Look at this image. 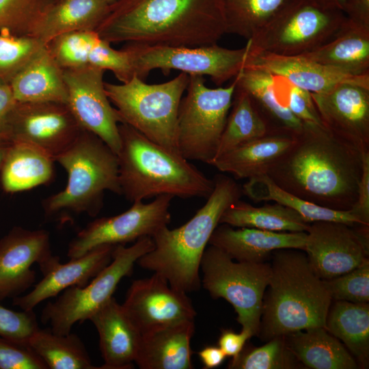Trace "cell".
<instances>
[{
    "label": "cell",
    "instance_id": "cell-38",
    "mask_svg": "<svg viewBox=\"0 0 369 369\" xmlns=\"http://www.w3.org/2000/svg\"><path fill=\"white\" fill-rule=\"evenodd\" d=\"M303 366L287 345L284 336H278L261 346L246 343L241 353L232 358L228 368L295 369Z\"/></svg>",
    "mask_w": 369,
    "mask_h": 369
},
{
    "label": "cell",
    "instance_id": "cell-11",
    "mask_svg": "<svg viewBox=\"0 0 369 369\" xmlns=\"http://www.w3.org/2000/svg\"><path fill=\"white\" fill-rule=\"evenodd\" d=\"M153 247L150 236L139 238L129 247L115 245L111 262L87 285L70 287L46 304L40 316L42 323L49 324L55 333H70L74 324L89 320L113 297L120 280L130 276L135 262Z\"/></svg>",
    "mask_w": 369,
    "mask_h": 369
},
{
    "label": "cell",
    "instance_id": "cell-20",
    "mask_svg": "<svg viewBox=\"0 0 369 369\" xmlns=\"http://www.w3.org/2000/svg\"><path fill=\"white\" fill-rule=\"evenodd\" d=\"M244 66L262 69L310 93L325 92L342 83L369 87V75L355 76L300 55L286 56L255 51L250 49V46Z\"/></svg>",
    "mask_w": 369,
    "mask_h": 369
},
{
    "label": "cell",
    "instance_id": "cell-37",
    "mask_svg": "<svg viewBox=\"0 0 369 369\" xmlns=\"http://www.w3.org/2000/svg\"><path fill=\"white\" fill-rule=\"evenodd\" d=\"M285 0H222L227 33L247 40L275 14Z\"/></svg>",
    "mask_w": 369,
    "mask_h": 369
},
{
    "label": "cell",
    "instance_id": "cell-8",
    "mask_svg": "<svg viewBox=\"0 0 369 369\" xmlns=\"http://www.w3.org/2000/svg\"><path fill=\"white\" fill-rule=\"evenodd\" d=\"M346 16L323 0H285L251 39L250 49L286 56L309 53L331 40Z\"/></svg>",
    "mask_w": 369,
    "mask_h": 369
},
{
    "label": "cell",
    "instance_id": "cell-6",
    "mask_svg": "<svg viewBox=\"0 0 369 369\" xmlns=\"http://www.w3.org/2000/svg\"><path fill=\"white\" fill-rule=\"evenodd\" d=\"M55 161L66 170L68 181L64 189L43 200L46 217L64 221L72 214L95 217L106 191L122 195L117 154L96 135L81 130Z\"/></svg>",
    "mask_w": 369,
    "mask_h": 369
},
{
    "label": "cell",
    "instance_id": "cell-3",
    "mask_svg": "<svg viewBox=\"0 0 369 369\" xmlns=\"http://www.w3.org/2000/svg\"><path fill=\"white\" fill-rule=\"evenodd\" d=\"M271 256L258 337L266 342L310 327L325 328L332 299L305 251L279 249Z\"/></svg>",
    "mask_w": 369,
    "mask_h": 369
},
{
    "label": "cell",
    "instance_id": "cell-19",
    "mask_svg": "<svg viewBox=\"0 0 369 369\" xmlns=\"http://www.w3.org/2000/svg\"><path fill=\"white\" fill-rule=\"evenodd\" d=\"M311 96L328 131L361 152L369 151V87L342 83Z\"/></svg>",
    "mask_w": 369,
    "mask_h": 369
},
{
    "label": "cell",
    "instance_id": "cell-14",
    "mask_svg": "<svg viewBox=\"0 0 369 369\" xmlns=\"http://www.w3.org/2000/svg\"><path fill=\"white\" fill-rule=\"evenodd\" d=\"M173 198L170 195H161L150 203L135 202L122 213L94 219L69 243L68 257L79 258L102 245H125L144 236L152 237L170 223Z\"/></svg>",
    "mask_w": 369,
    "mask_h": 369
},
{
    "label": "cell",
    "instance_id": "cell-47",
    "mask_svg": "<svg viewBox=\"0 0 369 369\" xmlns=\"http://www.w3.org/2000/svg\"><path fill=\"white\" fill-rule=\"evenodd\" d=\"M246 330L236 333L230 329H223L218 340V346L226 357H234L243 350L247 342L251 338Z\"/></svg>",
    "mask_w": 369,
    "mask_h": 369
},
{
    "label": "cell",
    "instance_id": "cell-4",
    "mask_svg": "<svg viewBox=\"0 0 369 369\" xmlns=\"http://www.w3.org/2000/svg\"><path fill=\"white\" fill-rule=\"evenodd\" d=\"M213 180L206 204L182 226L172 230L165 226L156 232L152 236L153 249L137 262L186 293L200 289V262L210 236L223 213L243 194L236 182L226 175H216Z\"/></svg>",
    "mask_w": 369,
    "mask_h": 369
},
{
    "label": "cell",
    "instance_id": "cell-18",
    "mask_svg": "<svg viewBox=\"0 0 369 369\" xmlns=\"http://www.w3.org/2000/svg\"><path fill=\"white\" fill-rule=\"evenodd\" d=\"M122 305L141 334L194 320L196 316L187 293L172 288L155 273L149 277L134 280Z\"/></svg>",
    "mask_w": 369,
    "mask_h": 369
},
{
    "label": "cell",
    "instance_id": "cell-35",
    "mask_svg": "<svg viewBox=\"0 0 369 369\" xmlns=\"http://www.w3.org/2000/svg\"><path fill=\"white\" fill-rule=\"evenodd\" d=\"M230 109L214 160L271 131L250 96L237 86Z\"/></svg>",
    "mask_w": 369,
    "mask_h": 369
},
{
    "label": "cell",
    "instance_id": "cell-36",
    "mask_svg": "<svg viewBox=\"0 0 369 369\" xmlns=\"http://www.w3.org/2000/svg\"><path fill=\"white\" fill-rule=\"evenodd\" d=\"M28 344L44 361L48 369H93L90 355L81 338L71 332L57 334L39 328Z\"/></svg>",
    "mask_w": 369,
    "mask_h": 369
},
{
    "label": "cell",
    "instance_id": "cell-45",
    "mask_svg": "<svg viewBox=\"0 0 369 369\" xmlns=\"http://www.w3.org/2000/svg\"><path fill=\"white\" fill-rule=\"evenodd\" d=\"M284 102L292 113L303 122L323 126L310 92L288 84V95Z\"/></svg>",
    "mask_w": 369,
    "mask_h": 369
},
{
    "label": "cell",
    "instance_id": "cell-25",
    "mask_svg": "<svg viewBox=\"0 0 369 369\" xmlns=\"http://www.w3.org/2000/svg\"><path fill=\"white\" fill-rule=\"evenodd\" d=\"M194 332V320H189L141 334L135 362L141 369L193 368Z\"/></svg>",
    "mask_w": 369,
    "mask_h": 369
},
{
    "label": "cell",
    "instance_id": "cell-9",
    "mask_svg": "<svg viewBox=\"0 0 369 369\" xmlns=\"http://www.w3.org/2000/svg\"><path fill=\"white\" fill-rule=\"evenodd\" d=\"M189 76L178 111V149L188 161L210 165L232 106L238 75L230 85L217 88L207 87L204 76Z\"/></svg>",
    "mask_w": 369,
    "mask_h": 369
},
{
    "label": "cell",
    "instance_id": "cell-2",
    "mask_svg": "<svg viewBox=\"0 0 369 369\" xmlns=\"http://www.w3.org/2000/svg\"><path fill=\"white\" fill-rule=\"evenodd\" d=\"M95 31L111 44L199 46L227 28L222 0H117Z\"/></svg>",
    "mask_w": 369,
    "mask_h": 369
},
{
    "label": "cell",
    "instance_id": "cell-43",
    "mask_svg": "<svg viewBox=\"0 0 369 369\" xmlns=\"http://www.w3.org/2000/svg\"><path fill=\"white\" fill-rule=\"evenodd\" d=\"M39 328L33 310L19 312L0 305V336L28 344Z\"/></svg>",
    "mask_w": 369,
    "mask_h": 369
},
{
    "label": "cell",
    "instance_id": "cell-44",
    "mask_svg": "<svg viewBox=\"0 0 369 369\" xmlns=\"http://www.w3.org/2000/svg\"><path fill=\"white\" fill-rule=\"evenodd\" d=\"M0 369H48V367L28 344L0 336Z\"/></svg>",
    "mask_w": 369,
    "mask_h": 369
},
{
    "label": "cell",
    "instance_id": "cell-26",
    "mask_svg": "<svg viewBox=\"0 0 369 369\" xmlns=\"http://www.w3.org/2000/svg\"><path fill=\"white\" fill-rule=\"evenodd\" d=\"M109 6L104 0H53L36 20L29 36L46 45L67 33L95 31Z\"/></svg>",
    "mask_w": 369,
    "mask_h": 369
},
{
    "label": "cell",
    "instance_id": "cell-13",
    "mask_svg": "<svg viewBox=\"0 0 369 369\" xmlns=\"http://www.w3.org/2000/svg\"><path fill=\"white\" fill-rule=\"evenodd\" d=\"M81 130L66 104L17 102L0 126V136L8 143L31 144L55 160Z\"/></svg>",
    "mask_w": 369,
    "mask_h": 369
},
{
    "label": "cell",
    "instance_id": "cell-33",
    "mask_svg": "<svg viewBox=\"0 0 369 369\" xmlns=\"http://www.w3.org/2000/svg\"><path fill=\"white\" fill-rule=\"evenodd\" d=\"M243 193L254 202L274 201L298 213L309 223L328 221L351 226L364 225L351 210H338L308 202L283 189L266 174L248 179L242 188Z\"/></svg>",
    "mask_w": 369,
    "mask_h": 369
},
{
    "label": "cell",
    "instance_id": "cell-24",
    "mask_svg": "<svg viewBox=\"0 0 369 369\" xmlns=\"http://www.w3.org/2000/svg\"><path fill=\"white\" fill-rule=\"evenodd\" d=\"M297 134L275 129L216 158L211 165L236 178L266 174L269 168L294 144Z\"/></svg>",
    "mask_w": 369,
    "mask_h": 369
},
{
    "label": "cell",
    "instance_id": "cell-17",
    "mask_svg": "<svg viewBox=\"0 0 369 369\" xmlns=\"http://www.w3.org/2000/svg\"><path fill=\"white\" fill-rule=\"evenodd\" d=\"M59 262L51 249L48 231L12 228L0 239V301L18 297L33 286V264L44 274Z\"/></svg>",
    "mask_w": 369,
    "mask_h": 369
},
{
    "label": "cell",
    "instance_id": "cell-50",
    "mask_svg": "<svg viewBox=\"0 0 369 369\" xmlns=\"http://www.w3.org/2000/svg\"><path fill=\"white\" fill-rule=\"evenodd\" d=\"M16 102L10 85L0 82V126Z\"/></svg>",
    "mask_w": 369,
    "mask_h": 369
},
{
    "label": "cell",
    "instance_id": "cell-32",
    "mask_svg": "<svg viewBox=\"0 0 369 369\" xmlns=\"http://www.w3.org/2000/svg\"><path fill=\"white\" fill-rule=\"evenodd\" d=\"M325 329L350 352L359 367L369 364V303L332 300Z\"/></svg>",
    "mask_w": 369,
    "mask_h": 369
},
{
    "label": "cell",
    "instance_id": "cell-34",
    "mask_svg": "<svg viewBox=\"0 0 369 369\" xmlns=\"http://www.w3.org/2000/svg\"><path fill=\"white\" fill-rule=\"evenodd\" d=\"M271 232H307L310 223L298 213L278 203L255 207L238 200L223 213L219 224Z\"/></svg>",
    "mask_w": 369,
    "mask_h": 369
},
{
    "label": "cell",
    "instance_id": "cell-22",
    "mask_svg": "<svg viewBox=\"0 0 369 369\" xmlns=\"http://www.w3.org/2000/svg\"><path fill=\"white\" fill-rule=\"evenodd\" d=\"M306 238V232H271L221 223L212 234L208 245L220 249L236 261L263 262L276 249L304 250Z\"/></svg>",
    "mask_w": 369,
    "mask_h": 369
},
{
    "label": "cell",
    "instance_id": "cell-49",
    "mask_svg": "<svg viewBox=\"0 0 369 369\" xmlns=\"http://www.w3.org/2000/svg\"><path fill=\"white\" fill-rule=\"evenodd\" d=\"M203 368L212 369L222 364L226 355L219 346H206L198 352Z\"/></svg>",
    "mask_w": 369,
    "mask_h": 369
},
{
    "label": "cell",
    "instance_id": "cell-53",
    "mask_svg": "<svg viewBox=\"0 0 369 369\" xmlns=\"http://www.w3.org/2000/svg\"><path fill=\"white\" fill-rule=\"evenodd\" d=\"M105 2H107L108 4H111L113 3V2H115V1L117 0H104Z\"/></svg>",
    "mask_w": 369,
    "mask_h": 369
},
{
    "label": "cell",
    "instance_id": "cell-46",
    "mask_svg": "<svg viewBox=\"0 0 369 369\" xmlns=\"http://www.w3.org/2000/svg\"><path fill=\"white\" fill-rule=\"evenodd\" d=\"M362 174L358 185L357 197L351 212L365 226H369V151L362 155Z\"/></svg>",
    "mask_w": 369,
    "mask_h": 369
},
{
    "label": "cell",
    "instance_id": "cell-10",
    "mask_svg": "<svg viewBox=\"0 0 369 369\" xmlns=\"http://www.w3.org/2000/svg\"><path fill=\"white\" fill-rule=\"evenodd\" d=\"M201 280L212 298H223L237 314L242 329L258 336L264 293L271 276L270 263L238 262L210 245L200 262Z\"/></svg>",
    "mask_w": 369,
    "mask_h": 369
},
{
    "label": "cell",
    "instance_id": "cell-28",
    "mask_svg": "<svg viewBox=\"0 0 369 369\" xmlns=\"http://www.w3.org/2000/svg\"><path fill=\"white\" fill-rule=\"evenodd\" d=\"M54 162L31 144L8 143L0 167L1 186L5 192L14 193L47 184L54 176Z\"/></svg>",
    "mask_w": 369,
    "mask_h": 369
},
{
    "label": "cell",
    "instance_id": "cell-42",
    "mask_svg": "<svg viewBox=\"0 0 369 369\" xmlns=\"http://www.w3.org/2000/svg\"><path fill=\"white\" fill-rule=\"evenodd\" d=\"M87 66L110 70L121 83L129 81L135 75L127 53L122 49H113L99 36L90 49Z\"/></svg>",
    "mask_w": 369,
    "mask_h": 369
},
{
    "label": "cell",
    "instance_id": "cell-23",
    "mask_svg": "<svg viewBox=\"0 0 369 369\" xmlns=\"http://www.w3.org/2000/svg\"><path fill=\"white\" fill-rule=\"evenodd\" d=\"M99 336V346L104 360L100 368H133L141 334L112 297L89 318Z\"/></svg>",
    "mask_w": 369,
    "mask_h": 369
},
{
    "label": "cell",
    "instance_id": "cell-48",
    "mask_svg": "<svg viewBox=\"0 0 369 369\" xmlns=\"http://www.w3.org/2000/svg\"><path fill=\"white\" fill-rule=\"evenodd\" d=\"M342 11L349 20L369 27V0H346Z\"/></svg>",
    "mask_w": 369,
    "mask_h": 369
},
{
    "label": "cell",
    "instance_id": "cell-41",
    "mask_svg": "<svg viewBox=\"0 0 369 369\" xmlns=\"http://www.w3.org/2000/svg\"><path fill=\"white\" fill-rule=\"evenodd\" d=\"M323 282L332 300L369 303V258L349 272Z\"/></svg>",
    "mask_w": 369,
    "mask_h": 369
},
{
    "label": "cell",
    "instance_id": "cell-29",
    "mask_svg": "<svg viewBox=\"0 0 369 369\" xmlns=\"http://www.w3.org/2000/svg\"><path fill=\"white\" fill-rule=\"evenodd\" d=\"M17 102H55L67 104L63 69L46 45L10 83Z\"/></svg>",
    "mask_w": 369,
    "mask_h": 369
},
{
    "label": "cell",
    "instance_id": "cell-7",
    "mask_svg": "<svg viewBox=\"0 0 369 369\" xmlns=\"http://www.w3.org/2000/svg\"><path fill=\"white\" fill-rule=\"evenodd\" d=\"M189 79L187 74L180 72L166 82L149 84L134 75L129 81L121 84L105 82V88L123 123L180 154L176 140L177 117Z\"/></svg>",
    "mask_w": 369,
    "mask_h": 369
},
{
    "label": "cell",
    "instance_id": "cell-12",
    "mask_svg": "<svg viewBox=\"0 0 369 369\" xmlns=\"http://www.w3.org/2000/svg\"><path fill=\"white\" fill-rule=\"evenodd\" d=\"M130 58L134 74L145 80L154 70L164 74L178 70L188 75L208 76L217 85L234 79L244 67L249 43L230 49L217 44L199 46H148L126 43L122 48Z\"/></svg>",
    "mask_w": 369,
    "mask_h": 369
},
{
    "label": "cell",
    "instance_id": "cell-40",
    "mask_svg": "<svg viewBox=\"0 0 369 369\" xmlns=\"http://www.w3.org/2000/svg\"><path fill=\"white\" fill-rule=\"evenodd\" d=\"M53 0H0V33L30 35L36 20Z\"/></svg>",
    "mask_w": 369,
    "mask_h": 369
},
{
    "label": "cell",
    "instance_id": "cell-51",
    "mask_svg": "<svg viewBox=\"0 0 369 369\" xmlns=\"http://www.w3.org/2000/svg\"><path fill=\"white\" fill-rule=\"evenodd\" d=\"M8 146V143L0 136V167Z\"/></svg>",
    "mask_w": 369,
    "mask_h": 369
},
{
    "label": "cell",
    "instance_id": "cell-21",
    "mask_svg": "<svg viewBox=\"0 0 369 369\" xmlns=\"http://www.w3.org/2000/svg\"><path fill=\"white\" fill-rule=\"evenodd\" d=\"M114 247L100 245L66 263L57 262L29 293L12 299V304L22 310H33L40 303L70 287L85 286L111 262Z\"/></svg>",
    "mask_w": 369,
    "mask_h": 369
},
{
    "label": "cell",
    "instance_id": "cell-16",
    "mask_svg": "<svg viewBox=\"0 0 369 369\" xmlns=\"http://www.w3.org/2000/svg\"><path fill=\"white\" fill-rule=\"evenodd\" d=\"M368 226L328 221L310 223L304 251L314 272L329 279L368 258Z\"/></svg>",
    "mask_w": 369,
    "mask_h": 369
},
{
    "label": "cell",
    "instance_id": "cell-39",
    "mask_svg": "<svg viewBox=\"0 0 369 369\" xmlns=\"http://www.w3.org/2000/svg\"><path fill=\"white\" fill-rule=\"evenodd\" d=\"M44 46L29 35L0 33V82L10 84Z\"/></svg>",
    "mask_w": 369,
    "mask_h": 369
},
{
    "label": "cell",
    "instance_id": "cell-31",
    "mask_svg": "<svg viewBox=\"0 0 369 369\" xmlns=\"http://www.w3.org/2000/svg\"><path fill=\"white\" fill-rule=\"evenodd\" d=\"M236 86L253 100L271 130H286L299 134L303 122L295 117L276 92V77L262 69L244 66L238 73Z\"/></svg>",
    "mask_w": 369,
    "mask_h": 369
},
{
    "label": "cell",
    "instance_id": "cell-30",
    "mask_svg": "<svg viewBox=\"0 0 369 369\" xmlns=\"http://www.w3.org/2000/svg\"><path fill=\"white\" fill-rule=\"evenodd\" d=\"M287 345L305 368L357 369L359 365L344 345L323 327L284 335Z\"/></svg>",
    "mask_w": 369,
    "mask_h": 369
},
{
    "label": "cell",
    "instance_id": "cell-52",
    "mask_svg": "<svg viewBox=\"0 0 369 369\" xmlns=\"http://www.w3.org/2000/svg\"><path fill=\"white\" fill-rule=\"evenodd\" d=\"M323 1L327 4L336 7L342 10V7L346 0H323Z\"/></svg>",
    "mask_w": 369,
    "mask_h": 369
},
{
    "label": "cell",
    "instance_id": "cell-1",
    "mask_svg": "<svg viewBox=\"0 0 369 369\" xmlns=\"http://www.w3.org/2000/svg\"><path fill=\"white\" fill-rule=\"evenodd\" d=\"M363 153L324 126L303 122L296 141L266 175L283 189L308 202L350 210L357 197Z\"/></svg>",
    "mask_w": 369,
    "mask_h": 369
},
{
    "label": "cell",
    "instance_id": "cell-27",
    "mask_svg": "<svg viewBox=\"0 0 369 369\" xmlns=\"http://www.w3.org/2000/svg\"><path fill=\"white\" fill-rule=\"evenodd\" d=\"M300 56L352 75H369V27L346 18L331 40Z\"/></svg>",
    "mask_w": 369,
    "mask_h": 369
},
{
    "label": "cell",
    "instance_id": "cell-15",
    "mask_svg": "<svg viewBox=\"0 0 369 369\" xmlns=\"http://www.w3.org/2000/svg\"><path fill=\"white\" fill-rule=\"evenodd\" d=\"M105 70L92 66L63 69L67 106L79 127L101 139L116 154L120 148L122 120L107 96Z\"/></svg>",
    "mask_w": 369,
    "mask_h": 369
},
{
    "label": "cell",
    "instance_id": "cell-5",
    "mask_svg": "<svg viewBox=\"0 0 369 369\" xmlns=\"http://www.w3.org/2000/svg\"><path fill=\"white\" fill-rule=\"evenodd\" d=\"M117 153L122 195L131 202L161 195L207 198L214 180L181 154L150 140L126 123L119 124Z\"/></svg>",
    "mask_w": 369,
    "mask_h": 369
}]
</instances>
